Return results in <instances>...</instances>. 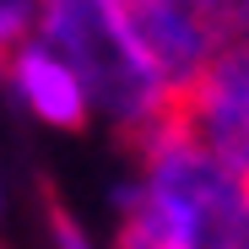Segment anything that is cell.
<instances>
[{
  "label": "cell",
  "mask_w": 249,
  "mask_h": 249,
  "mask_svg": "<svg viewBox=\"0 0 249 249\" xmlns=\"http://www.w3.org/2000/svg\"><path fill=\"white\" fill-rule=\"evenodd\" d=\"M33 38H44L81 76L92 114H103L130 141L146 136L168 114L174 92L141 54L130 17H124V0H38Z\"/></svg>",
  "instance_id": "obj_1"
},
{
  "label": "cell",
  "mask_w": 249,
  "mask_h": 249,
  "mask_svg": "<svg viewBox=\"0 0 249 249\" xmlns=\"http://www.w3.org/2000/svg\"><path fill=\"white\" fill-rule=\"evenodd\" d=\"M6 81L17 87L22 108L33 119L54 124V130H81V124L92 119V103H87L81 76L44 44V38H22V44L6 54Z\"/></svg>",
  "instance_id": "obj_2"
}]
</instances>
